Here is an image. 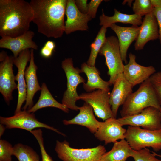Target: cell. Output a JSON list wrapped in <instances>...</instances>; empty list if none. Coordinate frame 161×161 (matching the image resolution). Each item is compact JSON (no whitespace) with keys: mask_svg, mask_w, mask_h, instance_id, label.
Listing matches in <instances>:
<instances>
[{"mask_svg":"<svg viewBox=\"0 0 161 161\" xmlns=\"http://www.w3.org/2000/svg\"><path fill=\"white\" fill-rule=\"evenodd\" d=\"M34 35L33 31L29 30L17 37H2L0 40V47L10 50L13 53V56L16 58L25 50L38 49V45L32 40Z\"/></svg>","mask_w":161,"mask_h":161,"instance_id":"obj_17","label":"cell"},{"mask_svg":"<svg viewBox=\"0 0 161 161\" xmlns=\"http://www.w3.org/2000/svg\"><path fill=\"white\" fill-rule=\"evenodd\" d=\"M75 4L79 10L83 14H87L88 10V4L87 0H74Z\"/></svg>","mask_w":161,"mask_h":161,"instance_id":"obj_36","label":"cell"},{"mask_svg":"<svg viewBox=\"0 0 161 161\" xmlns=\"http://www.w3.org/2000/svg\"><path fill=\"white\" fill-rule=\"evenodd\" d=\"M123 126L129 125L142 127V128L157 130L161 129V114L160 109L150 106L140 113L117 119Z\"/></svg>","mask_w":161,"mask_h":161,"instance_id":"obj_9","label":"cell"},{"mask_svg":"<svg viewBox=\"0 0 161 161\" xmlns=\"http://www.w3.org/2000/svg\"><path fill=\"white\" fill-rule=\"evenodd\" d=\"M13 147L6 140H0V161H12Z\"/></svg>","mask_w":161,"mask_h":161,"instance_id":"obj_30","label":"cell"},{"mask_svg":"<svg viewBox=\"0 0 161 161\" xmlns=\"http://www.w3.org/2000/svg\"><path fill=\"white\" fill-rule=\"evenodd\" d=\"M81 70L87 78V82L83 83V85L85 91L89 92L97 89L109 92L108 81L101 78L99 71L95 66H90L86 63H84L81 65Z\"/></svg>","mask_w":161,"mask_h":161,"instance_id":"obj_22","label":"cell"},{"mask_svg":"<svg viewBox=\"0 0 161 161\" xmlns=\"http://www.w3.org/2000/svg\"><path fill=\"white\" fill-rule=\"evenodd\" d=\"M128 63L124 65L123 74L127 80L133 87L149 79L156 72L153 66H145L137 63L135 55L130 53Z\"/></svg>","mask_w":161,"mask_h":161,"instance_id":"obj_11","label":"cell"},{"mask_svg":"<svg viewBox=\"0 0 161 161\" xmlns=\"http://www.w3.org/2000/svg\"><path fill=\"white\" fill-rule=\"evenodd\" d=\"M55 150L62 161H100L106 151L104 146L101 145L91 148H73L66 140H57Z\"/></svg>","mask_w":161,"mask_h":161,"instance_id":"obj_6","label":"cell"},{"mask_svg":"<svg viewBox=\"0 0 161 161\" xmlns=\"http://www.w3.org/2000/svg\"><path fill=\"white\" fill-rule=\"evenodd\" d=\"M65 14L64 32L69 34L77 31H87L88 23L92 19L87 14L81 12L77 7L74 0H67Z\"/></svg>","mask_w":161,"mask_h":161,"instance_id":"obj_13","label":"cell"},{"mask_svg":"<svg viewBox=\"0 0 161 161\" xmlns=\"http://www.w3.org/2000/svg\"><path fill=\"white\" fill-rule=\"evenodd\" d=\"M113 85V88L109 95V102L113 117L116 118L119 108L123 105L133 92V87L123 73L118 76Z\"/></svg>","mask_w":161,"mask_h":161,"instance_id":"obj_15","label":"cell"},{"mask_svg":"<svg viewBox=\"0 0 161 161\" xmlns=\"http://www.w3.org/2000/svg\"><path fill=\"white\" fill-rule=\"evenodd\" d=\"M47 107L57 108L66 113H68L69 111L66 106L59 103L54 98L46 84L43 83L42 84L41 94L38 101L27 111L30 113H34L39 109Z\"/></svg>","mask_w":161,"mask_h":161,"instance_id":"obj_25","label":"cell"},{"mask_svg":"<svg viewBox=\"0 0 161 161\" xmlns=\"http://www.w3.org/2000/svg\"><path fill=\"white\" fill-rule=\"evenodd\" d=\"M67 0H31L32 21L38 32L47 38H61L65 31L64 17Z\"/></svg>","mask_w":161,"mask_h":161,"instance_id":"obj_1","label":"cell"},{"mask_svg":"<svg viewBox=\"0 0 161 161\" xmlns=\"http://www.w3.org/2000/svg\"><path fill=\"white\" fill-rule=\"evenodd\" d=\"M125 137L133 150L151 147L155 151L161 150V129L150 130L129 126Z\"/></svg>","mask_w":161,"mask_h":161,"instance_id":"obj_4","label":"cell"},{"mask_svg":"<svg viewBox=\"0 0 161 161\" xmlns=\"http://www.w3.org/2000/svg\"><path fill=\"white\" fill-rule=\"evenodd\" d=\"M79 113L73 118L63 120L65 125L76 124L87 128L92 133H95L97 131L101 122L95 118L92 106L87 103H84L83 106L80 107Z\"/></svg>","mask_w":161,"mask_h":161,"instance_id":"obj_21","label":"cell"},{"mask_svg":"<svg viewBox=\"0 0 161 161\" xmlns=\"http://www.w3.org/2000/svg\"><path fill=\"white\" fill-rule=\"evenodd\" d=\"M14 57L7 56L0 64V92L9 104L13 91L17 89L13 70Z\"/></svg>","mask_w":161,"mask_h":161,"instance_id":"obj_14","label":"cell"},{"mask_svg":"<svg viewBox=\"0 0 161 161\" xmlns=\"http://www.w3.org/2000/svg\"><path fill=\"white\" fill-rule=\"evenodd\" d=\"M33 13L24 0H0V35L16 37L29 30Z\"/></svg>","mask_w":161,"mask_h":161,"instance_id":"obj_2","label":"cell"},{"mask_svg":"<svg viewBox=\"0 0 161 161\" xmlns=\"http://www.w3.org/2000/svg\"><path fill=\"white\" fill-rule=\"evenodd\" d=\"M30 50L27 49L21 52L17 57H14L13 58V64L18 69L17 74L15 76V79L18 82V101L15 114L18 113L21 111L22 105L26 101L27 88L25 72L27 64L30 61Z\"/></svg>","mask_w":161,"mask_h":161,"instance_id":"obj_12","label":"cell"},{"mask_svg":"<svg viewBox=\"0 0 161 161\" xmlns=\"http://www.w3.org/2000/svg\"><path fill=\"white\" fill-rule=\"evenodd\" d=\"M55 42L50 40L47 41L41 48L40 54L41 56L45 58H49L51 57L55 48Z\"/></svg>","mask_w":161,"mask_h":161,"instance_id":"obj_33","label":"cell"},{"mask_svg":"<svg viewBox=\"0 0 161 161\" xmlns=\"http://www.w3.org/2000/svg\"><path fill=\"white\" fill-rule=\"evenodd\" d=\"M107 28L102 26L95 39L90 45L91 52L87 64L95 66V61L99 51L106 40V33Z\"/></svg>","mask_w":161,"mask_h":161,"instance_id":"obj_27","label":"cell"},{"mask_svg":"<svg viewBox=\"0 0 161 161\" xmlns=\"http://www.w3.org/2000/svg\"><path fill=\"white\" fill-rule=\"evenodd\" d=\"M156 154L161 157V155H157V154Z\"/></svg>","mask_w":161,"mask_h":161,"instance_id":"obj_40","label":"cell"},{"mask_svg":"<svg viewBox=\"0 0 161 161\" xmlns=\"http://www.w3.org/2000/svg\"><path fill=\"white\" fill-rule=\"evenodd\" d=\"M30 53L29 64L25 72L27 96L24 110H28L33 106V97L37 91L41 90L36 74L38 67L34 62V49H31Z\"/></svg>","mask_w":161,"mask_h":161,"instance_id":"obj_19","label":"cell"},{"mask_svg":"<svg viewBox=\"0 0 161 161\" xmlns=\"http://www.w3.org/2000/svg\"><path fill=\"white\" fill-rule=\"evenodd\" d=\"M109 27L115 32L117 37L122 59L125 63L127 64L128 50L132 42L137 38L140 27L132 26L123 27L113 24L111 25Z\"/></svg>","mask_w":161,"mask_h":161,"instance_id":"obj_20","label":"cell"},{"mask_svg":"<svg viewBox=\"0 0 161 161\" xmlns=\"http://www.w3.org/2000/svg\"><path fill=\"white\" fill-rule=\"evenodd\" d=\"M158 26L153 12L145 16L140 27L139 32L134 44L136 50L143 49L150 41L159 38Z\"/></svg>","mask_w":161,"mask_h":161,"instance_id":"obj_18","label":"cell"},{"mask_svg":"<svg viewBox=\"0 0 161 161\" xmlns=\"http://www.w3.org/2000/svg\"><path fill=\"white\" fill-rule=\"evenodd\" d=\"M114 14L111 16L106 15L102 10V14L100 16V25L106 28L117 23L129 24L132 26H138L142 22V17L136 14H128L121 13L116 9H114Z\"/></svg>","mask_w":161,"mask_h":161,"instance_id":"obj_23","label":"cell"},{"mask_svg":"<svg viewBox=\"0 0 161 161\" xmlns=\"http://www.w3.org/2000/svg\"><path fill=\"white\" fill-rule=\"evenodd\" d=\"M0 122L9 129H20L31 133L35 129L43 128L52 130L63 136H65L57 129L38 120L33 113H30L27 110L21 111L10 117L1 116Z\"/></svg>","mask_w":161,"mask_h":161,"instance_id":"obj_8","label":"cell"},{"mask_svg":"<svg viewBox=\"0 0 161 161\" xmlns=\"http://www.w3.org/2000/svg\"><path fill=\"white\" fill-rule=\"evenodd\" d=\"M151 4L154 7H161V0H151Z\"/></svg>","mask_w":161,"mask_h":161,"instance_id":"obj_37","label":"cell"},{"mask_svg":"<svg viewBox=\"0 0 161 161\" xmlns=\"http://www.w3.org/2000/svg\"><path fill=\"white\" fill-rule=\"evenodd\" d=\"M99 54L104 56L105 64L108 68L109 76V86L113 84L118 76L123 73L124 65L123 63L117 38L114 36L106 37Z\"/></svg>","mask_w":161,"mask_h":161,"instance_id":"obj_7","label":"cell"},{"mask_svg":"<svg viewBox=\"0 0 161 161\" xmlns=\"http://www.w3.org/2000/svg\"><path fill=\"white\" fill-rule=\"evenodd\" d=\"M102 0H91L88 4V10L87 14L92 19L95 18L97 9Z\"/></svg>","mask_w":161,"mask_h":161,"instance_id":"obj_34","label":"cell"},{"mask_svg":"<svg viewBox=\"0 0 161 161\" xmlns=\"http://www.w3.org/2000/svg\"><path fill=\"white\" fill-rule=\"evenodd\" d=\"M6 128L5 126L2 124H0V137L3 134Z\"/></svg>","mask_w":161,"mask_h":161,"instance_id":"obj_39","label":"cell"},{"mask_svg":"<svg viewBox=\"0 0 161 161\" xmlns=\"http://www.w3.org/2000/svg\"><path fill=\"white\" fill-rule=\"evenodd\" d=\"M109 92L101 89L83 93L79 95L82 100L90 105L95 115L103 121L114 118L109 102Z\"/></svg>","mask_w":161,"mask_h":161,"instance_id":"obj_10","label":"cell"},{"mask_svg":"<svg viewBox=\"0 0 161 161\" xmlns=\"http://www.w3.org/2000/svg\"><path fill=\"white\" fill-rule=\"evenodd\" d=\"M7 56L6 52L4 51H2L0 53V61L3 60Z\"/></svg>","mask_w":161,"mask_h":161,"instance_id":"obj_38","label":"cell"},{"mask_svg":"<svg viewBox=\"0 0 161 161\" xmlns=\"http://www.w3.org/2000/svg\"><path fill=\"white\" fill-rule=\"evenodd\" d=\"M126 129L123 127L117 119L111 117L100 124L95 133V137L101 141H103L106 145L114 143L119 140L125 139V134Z\"/></svg>","mask_w":161,"mask_h":161,"instance_id":"obj_16","label":"cell"},{"mask_svg":"<svg viewBox=\"0 0 161 161\" xmlns=\"http://www.w3.org/2000/svg\"><path fill=\"white\" fill-rule=\"evenodd\" d=\"M132 8L134 14L142 17L152 12L154 8L151 0H136Z\"/></svg>","mask_w":161,"mask_h":161,"instance_id":"obj_28","label":"cell"},{"mask_svg":"<svg viewBox=\"0 0 161 161\" xmlns=\"http://www.w3.org/2000/svg\"><path fill=\"white\" fill-rule=\"evenodd\" d=\"M31 133L34 135L38 142L40 149L41 161H54L45 149L41 129H39L34 130Z\"/></svg>","mask_w":161,"mask_h":161,"instance_id":"obj_31","label":"cell"},{"mask_svg":"<svg viewBox=\"0 0 161 161\" xmlns=\"http://www.w3.org/2000/svg\"><path fill=\"white\" fill-rule=\"evenodd\" d=\"M160 113H161V108H160Z\"/></svg>","mask_w":161,"mask_h":161,"instance_id":"obj_41","label":"cell"},{"mask_svg":"<svg viewBox=\"0 0 161 161\" xmlns=\"http://www.w3.org/2000/svg\"><path fill=\"white\" fill-rule=\"evenodd\" d=\"M61 66L67 80V89L64 94L62 103L68 109L79 110L80 107L76 104V102L79 100L77 88L79 84L84 83L85 82L80 74L82 73L81 69L74 66L72 59L70 58H66L63 61Z\"/></svg>","mask_w":161,"mask_h":161,"instance_id":"obj_5","label":"cell"},{"mask_svg":"<svg viewBox=\"0 0 161 161\" xmlns=\"http://www.w3.org/2000/svg\"><path fill=\"white\" fill-rule=\"evenodd\" d=\"M161 106V72H156L149 78Z\"/></svg>","mask_w":161,"mask_h":161,"instance_id":"obj_32","label":"cell"},{"mask_svg":"<svg viewBox=\"0 0 161 161\" xmlns=\"http://www.w3.org/2000/svg\"><path fill=\"white\" fill-rule=\"evenodd\" d=\"M153 13L157 21L159 30V39L161 46V7H154Z\"/></svg>","mask_w":161,"mask_h":161,"instance_id":"obj_35","label":"cell"},{"mask_svg":"<svg viewBox=\"0 0 161 161\" xmlns=\"http://www.w3.org/2000/svg\"><path fill=\"white\" fill-rule=\"evenodd\" d=\"M13 155L18 161H40L38 155L32 148L21 143L13 146Z\"/></svg>","mask_w":161,"mask_h":161,"instance_id":"obj_26","label":"cell"},{"mask_svg":"<svg viewBox=\"0 0 161 161\" xmlns=\"http://www.w3.org/2000/svg\"><path fill=\"white\" fill-rule=\"evenodd\" d=\"M113 143L112 149L103 155L100 161H126L131 157L132 149L125 139Z\"/></svg>","mask_w":161,"mask_h":161,"instance_id":"obj_24","label":"cell"},{"mask_svg":"<svg viewBox=\"0 0 161 161\" xmlns=\"http://www.w3.org/2000/svg\"><path fill=\"white\" fill-rule=\"evenodd\" d=\"M152 106L160 109V104L154 89L148 79L141 83L137 89L128 97L120 111L121 117L138 114Z\"/></svg>","mask_w":161,"mask_h":161,"instance_id":"obj_3","label":"cell"},{"mask_svg":"<svg viewBox=\"0 0 161 161\" xmlns=\"http://www.w3.org/2000/svg\"><path fill=\"white\" fill-rule=\"evenodd\" d=\"M155 156V153H151L149 149L145 148L138 150L132 149L131 157L134 161H161Z\"/></svg>","mask_w":161,"mask_h":161,"instance_id":"obj_29","label":"cell"}]
</instances>
